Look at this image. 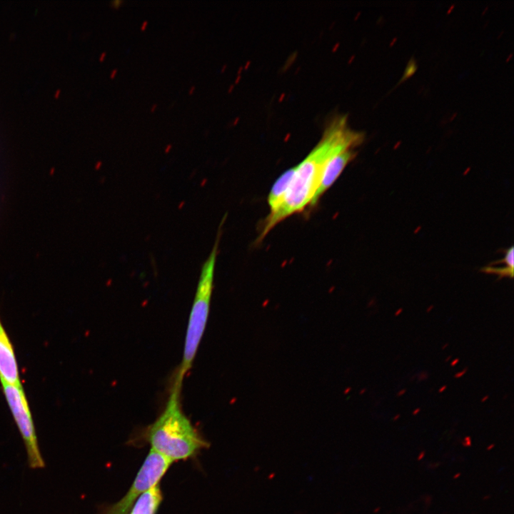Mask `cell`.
Masks as SVG:
<instances>
[{"label": "cell", "instance_id": "8", "mask_svg": "<svg viewBox=\"0 0 514 514\" xmlns=\"http://www.w3.org/2000/svg\"><path fill=\"white\" fill-rule=\"evenodd\" d=\"M162 501L159 484L144 492L135 502L128 514H156Z\"/></svg>", "mask_w": 514, "mask_h": 514}, {"label": "cell", "instance_id": "2", "mask_svg": "<svg viewBox=\"0 0 514 514\" xmlns=\"http://www.w3.org/2000/svg\"><path fill=\"white\" fill-rule=\"evenodd\" d=\"M181 388L174 381L163 410L147 433L151 449L171 463L193 457L208 446L182 410Z\"/></svg>", "mask_w": 514, "mask_h": 514}, {"label": "cell", "instance_id": "13", "mask_svg": "<svg viewBox=\"0 0 514 514\" xmlns=\"http://www.w3.org/2000/svg\"><path fill=\"white\" fill-rule=\"evenodd\" d=\"M467 371H468V368H465L463 369V371H461L455 373V376H454V377H455V378H459L462 377V376L467 372Z\"/></svg>", "mask_w": 514, "mask_h": 514}, {"label": "cell", "instance_id": "22", "mask_svg": "<svg viewBox=\"0 0 514 514\" xmlns=\"http://www.w3.org/2000/svg\"><path fill=\"white\" fill-rule=\"evenodd\" d=\"M420 411V408H415V409L413 411L412 413H413V415H416L418 413H419Z\"/></svg>", "mask_w": 514, "mask_h": 514}, {"label": "cell", "instance_id": "27", "mask_svg": "<svg viewBox=\"0 0 514 514\" xmlns=\"http://www.w3.org/2000/svg\"><path fill=\"white\" fill-rule=\"evenodd\" d=\"M400 418V414L396 415L393 418V420L395 421Z\"/></svg>", "mask_w": 514, "mask_h": 514}, {"label": "cell", "instance_id": "3", "mask_svg": "<svg viewBox=\"0 0 514 514\" xmlns=\"http://www.w3.org/2000/svg\"><path fill=\"white\" fill-rule=\"evenodd\" d=\"M225 218L226 216H223L219 225L213 246L201 268L199 278L188 318L183 359L175 378V380L181 384L185 375L192 366L208 321L213 287L216 262L222 233V226Z\"/></svg>", "mask_w": 514, "mask_h": 514}, {"label": "cell", "instance_id": "5", "mask_svg": "<svg viewBox=\"0 0 514 514\" xmlns=\"http://www.w3.org/2000/svg\"><path fill=\"white\" fill-rule=\"evenodd\" d=\"M171 463L151 449L126 494L105 514H128L135 502L144 492L159 484Z\"/></svg>", "mask_w": 514, "mask_h": 514}, {"label": "cell", "instance_id": "9", "mask_svg": "<svg viewBox=\"0 0 514 514\" xmlns=\"http://www.w3.org/2000/svg\"><path fill=\"white\" fill-rule=\"evenodd\" d=\"M293 173L294 167L284 171L273 184L268 196L270 213L276 211L283 202Z\"/></svg>", "mask_w": 514, "mask_h": 514}, {"label": "cell", "instance_id": "17", "mask_svg": "<svg viewBox=\"0 0 514 514\" xmlns=\"http://www.w3.org/2000/svg\"><path fill=\"white\" fill-rule=\"evenodd\" d=\"M425 452L424 450L421 451L417 458L418 460H422L425 456Z\"/></svg>", "mask_w": 514, "mask_h": 514}, {"label": "cell", "instance_id": "26", "mask_svg": "<svg viewBox=\"0 0 514 514\" xmlns=\"http://www.w3.org/2000/svg\"><path fill=\"white\" fill-rule=\"evenodd\" d=\"M60 91H61L60 89L56 90V91H55L54 96H55V97H57V96H59Z\"/></svg>", "mask_w": 514, "mask_h": 514}, {"label": "cell", "instance_id": "28", "mask_svg": "<svg viewBox=\"0 0 514 514\" xmlns=\"http://www.w3.org/2000/svg\"><path fill=\"white\" fill-rule=\"evenodd\" d=\"M401 311H402V309H401V308L399 309V310L395 313V316H399L400 313H401Z\"/></svg>", "mask_w": 514, "mask_h": 514}, {"label": "cell", "instance_id": "12", "mask_svg": "<svg viewBox=\"0 0 514 514\" xmlns=\"http://www.w3.org/2000/svg\"><path fill=\"white\" fill-rule=\"evenodd\" d=\"M463 445L465 447H470L471 445V438L470 436H466L464 438V441L463 442Z\"/></svg>", "mask_w": 514, "mask_h": 514}, {"label": "cell", "instance_id": "7", "mask_svg": "<svg viewBox=\"0 0 514 514\" xmlns=\"http://www.w3.org/2000/svg\"><path fill=\"white\" fill-rule=\"evenodd\" d=\"M12 343L0 320V381L1 383L21 385Z\"/></svg>", "mask_w": 514, "mask_h": 514}, {"label": "cell", "instance_id": "21", "mask_svg": "<svg viewBox=\"0 0 514 514\" xmlns=\"http://www.w3.org/2000/svg\"><path fill=\"white\" fill-rule=\"evenodd\" d=\"M156 108H157V104H153L151 106V109H150L151 112L155 111L156 109Z\"/></svg>", "mask_w": 514, "mask_h": 514}, {"label": "cell", "instance_id": "11", "mask_svg": "<svg viewBox=\"0 0 514 514\" xmlns=\"http://www.w3.org/2000/svg\"><path fill=\"white\" fill-rule=\"evenodd\" d=\"M124 3V0H113L110 1L109 5L111 8L117 9Z\"/></svg>", "mask_w": 514, "mask_h": 514}, {"label": "cell", "instance_id": "20", "mask_svg": "<svg viewBox=\"0 0 514 514\" xmlns=\"http://www.w3.org/2000/svg\"><path fill=\"white\" fill-rule=\"evenodd\" d=\"M458 362H459V359L455 358L450 363V365H451V366H455V364H457Z\"/></svg>", "mask_w": 514, "mask_h": 514}, {"label": "cell", "instance_id": "31", "mask_svg": "<svg viewBox=\"0 0 514 514\" xmlns=\"http://www.w3.org/2000/svg\"><path fill=\"white\" fill-rule=\"evenodd\" d=\"M451 358V356H449L446 359L445 361H448Z\"/></svg>", "mask_w": 514, "mask_h": 514}, {"label": "cell", "instance_id": "33", "mask_svg": "<svg viewBox=\"0 0 514 514\" xmlns=\"http://www.w3.org/2000/svg\"><path fill=\"white\" fill-rule=\"evenodd\" d=\"M448 343H446V345H445V346H444L443 347V349H444V348H445V347H447V346H448Z\"/></svg>", "mask_w": 514, "mask_h": 514}, {"label": "cell", "instance_id": "14", "mask_svg": "<svg viewBox=\"0 0 514 514\" xmlns=\"http://www.w3.org/2000/svg\"><path fill=\"white\" fill-rule=\"evenodd\" d=\"M117 71H118L116 69H114L110 73V75H109L110 79H114L117 74Z\"/></svg>", "mask_w": 514, "mask_h": 514}, {"label": "cell", "instance_id": "15", "mask_svg": "<svg viewBox=\"0 0 514 514\" xmlns=\"http://www.w3.org/2000/svg\"><path fill=\"white\" fill-rule=\"evenodd\" d=\"M148 24V21H146V20L143 21L141 26V30L144 31L146 29Z\"/></svg>", "mask_w": 514, "mask_h": 514}, {"label": "cell", "instance_id": "29", "mask_svg": "<svg viewBox=\"0 0 514 514\" xmlns=\"http://www.w3.org/2000/svg\"><path fill=\"white\" fill-rule=\"evenodd\" d=\"M460 475V473H456V474L453 476V478H454V479H456V478H458Z\"/></svg>", "mask_w": 514, "mask_h": 514}, {"label": "cell", "instance_id": "23", "mask_svg": "<svg viewBox=\"0 0 514 514\" xmlns=\"http://www.w3.org/2000/svg\"><path fill=\"white\" fill-rule=\"evenodd\" d=\"M488 398H489V395H488L484 396V397L481 399V402H482V403L485 402V401L488 399Z\"/></svg>", "mask_w": 514, "mask_h": 514}, {"label": "cell", "instance_id": "10", "mask_svg": "<svg viewBox=\"0 0 514 514\" xmlns=\"http://www.w3.org/2000/svg\"><path fill=\"white\" fill-rule=\"evenodd\" d=\"M513 270H514V268H505V267H494L490 265L483 267L481 269V271H483L484 273L498 275L499 276V278H504V277L513 278Z\"/></svg>", "mask_w": 514, "mask_h": 514}, {"label": "cell", "instance_id": "30", "mask_svg": "<svg viewBox=\"0 0 514 514\" xmlns=\"http://www.w3.org/2000/svg\"><path fill=\"white\" fill-rule=\"evenodd\" d=\"M490 495H487V496H485V497L483 498V499L485 500V499L490 498Z\"/></svg>", "mask_w": 514, "mask_h": 514}, {"label": "cell", "instance_id": "18", "mask_svg": "<svg viewBox=\"0 0 514 514\" xmlns=\"http://www.w3.org/2000/svg\"><path fill=\"white\" fill-rule=\"evenodd\" d=\"M405 392H406V390H405V389L400 390L397 393V396H398V397L401 396V395H403Z\"/></svg>", "mask_w": 514, "mask_h": 514}, {"label": "cell", "instance_id": "6", "mask_svg": "<svg viewBox=\"0 0 514 514\" xmlns=\"http://www.w3.org/2000/svg\"><path fill=\"white\" fill-rule=\"evenodd\" d=\"M356 148H346L333 156L327 163L320 185L310 204L313 208L321 196L333 186L346 166L355 158L357 155Z\"/></svg>", "mask_w": 514, "mask_h": 514}, {"label": "cell", "instance_id": "1", "mask_svg": "<svg viewBox=\"0 0 514 514\" xmlns=\"http://www.w3.org/2000/svg\"><path fill=\"white\" fill-rule=\"evenodd\" d=\"M362 133L351 130L346 116L335 117L326 128L313 150L297 166L283 202L263 220L256 242L259 243L280 222L309 206L320 185L329 160L341 151L356 148L363 141Z\"/></svg>", "mask_w": 514, "mask_h": 514}, {"label": "cell", "instance_id": "16", "mask_svg": "<svg viewBox=\"0 0 514 514\" xmlns=\"http://www.w3.org/2000/svg\"><path fill=\"white\" fill-rule=\"evenodd\" d=\"M106 53L105 51H103V52L100 54V56H99V60L100 61H104V59H105V58H106Z\"/></svg>", "mask_w": 514, "mask_h": 514}, {"label": "cell", "instance_id": "25", "mask_svg": "<svg viewBox=\"0 0 514 514\" xmlns=\"http://www.w3.org/2000/svg\"><path fill=\"white\" fill-rule=\"evenodd\" d=\"M494 445H495L494 444L489 445L487 447V450H491L492 448H494Z\"/></svg>", "mask_w": 514, "mask_h": 514}, {"label": "cell", "instance_id": "4", "mask_svg": "<svg viewBox=\"0 0 514 514\" xmlns=\"http://www.w3.org/2000/svg\"><path fill=\"white\" fill-rule=\"evenodd\" d=\"M1 386L8 405L24 440L29 465L33 468L44 467V462L39 448L32 415L21 385L1 383Z\"/></svg>", "mask_w": 514, "mask_h": 514}, {"label": "cell", "instance_id": "24", "mask_svg": "<svg viewBox=\"0 0 514 514\" xmlns=\"http://www.w3.org/2000/svg\"><path fill=\"white\" fill-rule=\"evenodd\" d=\"M445 389H446V386H442V387L438 390V392H439V393H442V392H443Z\"/></svg>", "mask_w": 514, "mask_h": 514}, {"label": "cell", "instance_id": "32", "mask_svg": "<svg viewBox=\"0 0 514 514\" xmlns=\"http://www.w3.org/2000/svg\"><path fill=\"white\" fill-rule=\"evenodd\" d=\"M379 510H380V508H377L374 510V512L376 513V512H378Z\"/></svg>", "mask_w": 514, "mask_h": 514}, {"label": "cell", "instance_id": "19", "mask_svg": "<svg viewBox=\"0 0 514 514\" xmlns=\"http://www.w3.org/2000/svg\"><path fill=\"white\" fill-rule=\"evenodd\" d=\"M195 89H196L195 86H191V88L188 90V94H192L194 92Z\"/></svg>", "mask_w": 514, "mask_h": 514}]
</instances>
